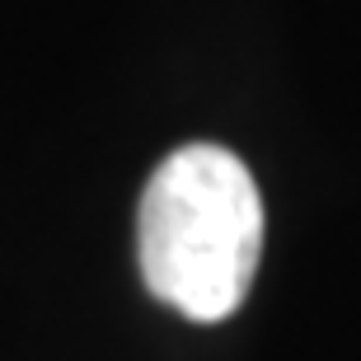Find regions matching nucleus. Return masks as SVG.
<instances>
[{"mask_svg":"<svg viewBox=\"0 0 361 361\" xmlns=\"http://www.w3.org/2000/svg\"><path fill=\"white\" fill-rule=\"evenodd\" d=\"M136 249L160 305L192 324L230 319L263 258V197L240 155L212 141L178 146L141 192Z\"/></svg>","mask_w":361,"mask_h":361,"instance_id":"nucleus-1","label":"nucleus"}]
</instances>
